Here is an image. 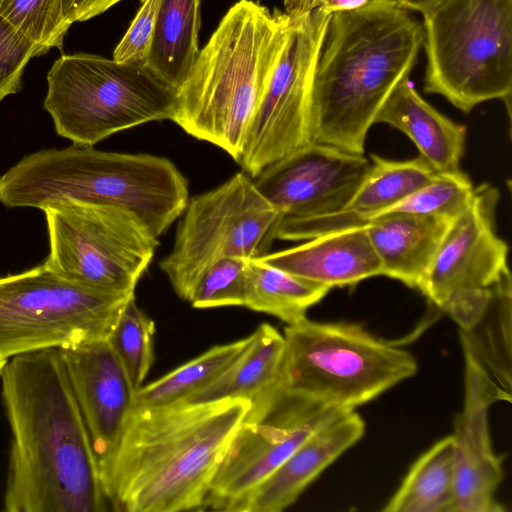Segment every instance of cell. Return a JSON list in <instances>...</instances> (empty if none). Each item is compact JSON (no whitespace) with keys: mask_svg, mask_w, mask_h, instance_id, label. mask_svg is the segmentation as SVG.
Instances as JSON below:
<instances>
[{"mask_svg":"<svg viewBox=\"0 0 512 512\" xmlns=\"http://www.w3.org/2000/svg\"><path fill=\"white\" fill-rule=\"evenodd\" d=\"M251 335L216 345L161 378L142 385L134 394L133 407L155 408L177 404L216 379L248 346Z\"/></svg>","mask_w":512,"mask_h":512,"instance_id":"obj_27","label":"cell"},{"mask_svg":"<svg viewBox=\"0 0 512 512\" xmlns=\"http://www.w3.org/2000/svg\"><path fill=\"white\" fill-rule=\"evenodd\" d=\"M44 53L0 16V101L21 90L29 60Z\"/></svg>","mask_w":512,"mask_h":512,"instance_id":"obj_31","label":"cell"},{"mask_svg":"<svg viewBox=\"0 0 512 512\" xmlns=\"http://www.w3.org/2000/svg\"><path fill=\"white\" fill-rule=\"evenodd\" d=\"M423 42L422 24L394 0L332 13L313 81L312 142L364 154L369 129Z\"/></svg>","mask_w":512,"mask_h":512,"instance_id":"obj_3","label":"cell"},{"mask_svg":"<svg viewBox=\"0 0 512 512\" xmlns=\"http://www.w3.org/2000/svg\"><path fill=\"white\" fill-rule=\"evenodd\" d=\"M122 0H60L64 20L71 24L98 16Z\"/></svg>","mask_w":512,"mask_h":512,"instance_id":"obj_34","label":"cell"},{"mask_svg":"<svg viewBox=\"0 0 512 512\" xmlns=\"http://www.w3.org/2000/svg\"><path fill=\"white\" fill-rule=\"evenodd\" d=\"M365 432L361 416L342 412L315 430L270 476L242 497L230 512H280L291 506L331 463Z\"/></svg>","mask_w":512,"mask_h":512,"instance_id":"obj_19","label":"cell"},{"mask_svg":"<svg viewBox=\"0 0 512 512\" xmlns=\"http://www.w3.org/2000/svg\"><path fill=\"white\" fill-rule=\"evenodd\" d=\"M383 0H283L284 12L297 17L314 10L328 14L350 11L370 6Z\"/></svg>","mask_w":512,"mask_h":512,"instance_id":"obj_33","label":"cell"},{"mask_svg":"<svg viewBox=\"0 0 512 512\" xmlns=\"http://www.w3.org/2000/svg\"><path fill=\"white\" fill-rule=\"evenodd\" d=\"M49 237L44 264L73 282L132 293L159 245L131 211L64 200L42 210Z\"/></svg>","mask_w":512,"mask_h":512,"instance_id":"obj_11","label":"cell"},{"mask_svg":"<svg viewBox=\"0 0 512 512\" xmlns=\"http://www.w3.org/2000/svg\"><path fill=\"white\" fill-rule=\"evenodd\" d=\"M154 333V321L137 306L133 296L107 338L135 392L143 385L154 361Z\"/></svg>","mask_w":512,"mask_h":512,"instance_id":"obj_28","label":"cell"},{"mask_svg":"<svg viewBox=\"0 0 512 512\" xmlns=\"http://www.w3.org/2000/svg\"><path fill=\"white\" fill-rule=\"evenodd\" d=\"M0 377L12 432L4 510L106 511L96 458L59 350L12 357Z\"/></svg>","mask_w":512,"mask_h":512,"instance_id":"obj_1","label":"cell"},{"mask_svg":"<svg viewBox=\"0 0 512 512\" xmlns=\"http://www.w3.org/2000/svg\"><path fill=\"white\" fill-rule=\"evenodd\" d=\"M384 512H457L452 436L437 441L411 466Z\"/></svg>","mask_w":512,"mask_h":512,"instance_id":"obj_25","label":"cell"},{"mask_svg":"<svg viewBox=\"0 0 512 512\" xmlns=\"http://www.w3.org/2000/svg\"><path fill=\"white\" fill-rule=\"evenodd\" d=\"M284 336L262 323L251 334L245 350L210 384L181 403H209L244 399L251 403L278 384Z\"/></svg>","mask_w":512,"mask_h":512,"instance_id":"obj_23","label":"cell"},{"mask_svg":"<svg viewBox=\"0 0 512 512\" xmlns=\"http://www.w3.org/2000/svg\"><path fill=\"white\" fill-rule=\"evenodd\" d=\"M0 16L45 53L51 48L62 50L70 27L60 0H0Z\"/></svg>","mask_w":512,"mask_h":512,"instance_id":"obj_29","label":"cell"},{"mask_svg":"<svg viewBox=\"0 0 512 512\" xmlns=\"http://www.w3.org/2000/svg\"><path fill=\"white\" fill-rule=\"evenodd\" d=\"M7 362H8L7 359L0 358V375H1V373H2V371H3V369H4V367H5Z\"/></svg>","mask_w":512,"mask_h":512,"instance_id":"obj_36","label":"cell"},{"mask_svg":"<svg viewBox=\"0 0 512 512\" xmlns=\"http://www.w3.org/2000/svg\"><path fill=\"white\" fill-rule=\"evenodd\" d=\"M201 0H159L145 64L178 89L199 54Z\"/></svg>","mask_w":512,"mask_h":512,"instance_id":"obj_24","label":"cell"},{"mask_svg":"<svg viewBox=\"0 0 512 512\" xmlns=\"http://www.w3.org/2000/svg\"><path fill=\"white\" fill-rule=\"evenodd\" d=\"M330 288L250 258L246 266L244 307L279 318L287 324L306 317Z\"/></svg>","mask_w":512,"mask_h":512,"instance_id":"obj_26","label":"cell"},{"mask_svg":"<svg viewBox=\"0 0 512 512\" xmlns=\"http://www.w3.org/2000/svg\"><path fill=\"white\" fill-rule=\"evenodd\" d=\"M58 350L102 483L133 407L135 391L107 338Z\"/></svg>","mask_w":512,"mask_h":512,"instance_id":"obj_17","label":"cell"},{"mask_svg":"<svg viewBox=\"0 0 512 512\" xmlns=\"http://www.w3.org/2000/svg\"><path fill=\"white\" fill-rule=\"evenodd\" d=\"M251 405L225 399L132 408L102 481L108 504L125 512L202 511Z\"/></svg>","mask_w":512,"mask_h":512,"instance_id":"obj_2","label":"cell"},{"mask_svg":"<svg viewBox=\"0 0 512 512\" xmlns=\"http://www.w3.org/2000/svg\"><path fill=\"white\" fill-rule=\"evenodd\" d=\"M133 296L73 282L44 263L0 277V358L106 339Z\"/></svg>","mask_w":512,"mask_h":512,"instance_id":"obj_9","label":"cell"},{"mask_svg":"<svg viewBox=\"0 0 512 512\" xmlns=\"http://www.w3.org/2000/svg\"><path fill=\"white\" fill-rule=\"evenodd\" d=\"M257 258L330 289L382 276L380 260L364 226L322 234L298 246Z\"/></svg>","mask_w":512,"mask_h":512,"instance_id":"obj_20","label":"cell"},{"mask_svg":"<svg viewBox=\"0 0 512 512\" xmlns=\"http://www.w3.org/2000/svg\"><path fill=\"white\" fill-rule=\"evenodd\" d=\"M376 123L388 124L404 133L436 172L460 169L466 127L430 105L409 78L390 94L376 116Z\"/></svg>","mask_w":512,"mask_h":512,"instance_id":"obj_22","label":"cell"},{"mask_svg":"<svg viewBox=\"0 0 512 512\" xmlns=\"http://www.w3.org/2000/svg\"><path fill=\"white\" fill-rule=\"evenodd\" d=\"M330 15L314 10L290 16L282 50L237 161L252 178L312 142V88Z\"/></svg>","mask_w":512,"mask_h":512,"instance_id":"obj_13","label":"cell"},{"mask_svg":"<svg viewBox=\"0 0 512 512\" xmlns=\"http://www.w3.org/2000/svg\"><path fill=\"white\" fill-rule=\"evenodd\" d=\"M129 29L116 46L113 59L122 63H143L151 44L159 0H141Z\"/></svg>","mask_w":512,"mask_h":512,"instance_id":"obj_32","label":"cell"},{"mask_svg":"<svg viewBox=\"0 0 512 512\" xmlns=\"http://www.w3.org/2000/svg\"><path fill=\"white\" fill-rule=\"evenodd\" d=\"M455 216L390 214L364 225L382 276L421 290Z\"/></svg>","mask_w":512,"mask_h":512,"instance_id":"obj_21","label":"cell"},{"mask_svg":"<svg viewBox=\"0 0 512 512\" xmlns=\"http://www.w3.org/2000/svg\"><path fill=\"white\" fill-rule=\"evenodd\" d=\"M64 200L118 206L159 238L184 212L188 180L166 157L73 145L23 157L0 176V203L45 207Z\"/></svg>","mask_w":512,"mask_h":512,"instance_id":"obj_5","label":"cell"},{"mask_svg":"<svg viewBox=\"0 0 512 512\" xmlns=\"http://www.w3.org/2000/svg\"><path fill=\"white\" fill-rule=\"evenodd\" d=\"M43 107L58 135L74 145L94 146L123 130L172 120L176 88L146 64L103 56L64 54L47 74Z\"/></svg>","mask_w":512,"mask_h":512,"instance_id":"obj_7","label":"cell"},{"mask_svg":"<svg viewBox=\"0 0 512 512\" xmlns=\"http://www.w3.org/2000/svg\"><path fill=\"white\" fill-rule=\"evenodd\" d=\"M290 16L240 0L223 16L178 89L172 121L238 161L278 60Z\"/></svg>","mask_w":512,"mask_h":512,"instance_id":"obj_4","label":"cell"},{"mask_svg":"<svg viewBox=\"0 0 512 512\" xmlns=\"http://www.w3.org/2000/svg\"><path fill=\"white\" fill-rule=\"evenodd\" d=\"M464 355V401L451 435L454 450L457 512H501L497 490L503 479L502 460L492 447L489 407L505 398L475 352L459 332Z\"/></svg>","mask_w":512,"mask_h":512,"instance_id":"obj_16","label":"cell"},{"mask_svg":"<svg viewBox=\"0 0 512 512\" xmlns=\"http://www.w3.org/2000/svg\"><path fill=\"white\" fill-rule=\"evenodd\" d=\"M281 219L259 192L253 178L238 172L221 185L189 198L172 250L161 259L175 293L190 301L214 263L230 257L250 259L266 254Z\"/></svg>","mask_w":512,"mask_h":512,"instance_id":"obj_10","label":"cell"},{"mask_svg":"<svg viewBox=\"0 0 512 512\" xmlns=\"http://www.w3.org/2000/svg\"><path fill=\"white\" fill-rule=\"evenodd\" d=\"M422 16L425 92L464 113L500 99L510 113L512 0H443Z\"/></svg>","mask_w":512,"mask_h":512,"instance_id":"obj_8","label":"cell"},{"mask_svg":"<svg viewBox=\"0 0 512 512\" xmlns=\"http://www.w3.org/2000/svg\"><path fill=\"white\" fill-rule=\"evenodd\" d=\"M371 162L311 142L265 167L254 184L281 218H306L341 210L365 178Z\"/></svg>","mask_w":512,"mask_h":512,"instance_id":"obj_15","label":"cell"},{"mask_svg":"<svg viewBox=\"0 0 512 512\" xmlns=\"http://www.w3.org/2000/svg\"><path fill=\"white\" fill-rule=\"evenodd\" d=\"M248 260L230 257L214 263L199 279L190 304L198 309L243 306Z\"/></svg>","mask_w":512,"mask_h":512,"instance_id":"obj_30","label":"cell"},{"mask_svg":"<svg viewBox=\"0 0 512 512\" xmlns=\"http://www.w3.org/2000/svg\"><path fill=\"white\" fill-rule=\"evenodd\" d=\"M435 174L436 171L421 156L399 161L372 154L365 178L341 210L314 217L281 218L274 239L308 240L334 231L362 227L379 212L428 184Z\"/></svg>","mask_w":512,"mask_h":512,"instance_id":"obj_18","label":"cell"},{"mask_svg":"<svg viewBox=\"0 0 512 512\" xmlns=\"http://www.w3.org/2000/svg\"><path fill=\"white\" fill-rule=\"evenodd\" d=\"M278 386L286 394L353 411L418 369L414 356L361 325L302 320L287 324Z\"/></svg>","mask_w":512,"mask_h":512,"instance_id":"obj_6","label":"cell"},{"mask_svg":"<svg viewBox=\"0 0 512 512\" xmlns=\"http://www.w3.org/2000/svg\"><path fill=\"white\" fill-rule=\"evenodd\" d=\"M346 412L274 386L252 402L215 475L202 510L231 511L321 425Z\"/></svg>","mask_w":512,"mask_h":512,"instance_id":"obj_14","label":"cell"},{"mask_svg":"<svg viewBox=\"0 0 512 512\" xmlns=\"http://www.w3.org/2000/svg\"><path fill=\"white\" fill-rule=\"evenodd\" d=\"M496 187H474L454 217L429 268L421 292L459 327L470 332L497 295L511 289L508 245L496 229Z\"/></svg>","mask_w":512,"mask_h":512,"instance_id":"obj_12","label":"cell"},{"mask_svg":"<svg viewBox=\"0 0 512 512\" xmlns=\"http://www.w3.org/2000/svg\"><path fill=\"white\" fill-rule=\"evenodd\" d=\"M401 8L407 11H416L421 14L429 11L443 0H394Z\"/></svg>","mask_w":512,"mask_h":512,"instance_id":"obj_35","label":"cell"}]
</instances>
